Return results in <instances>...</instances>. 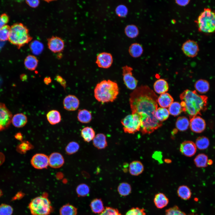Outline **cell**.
<instances>
[{"instance_id":"cell-1","label":"cell","mask_w":215,"mask_h":215,"mask_svg":"<svg viewBox=\"0 0 215 215\" xmlns=\"http://www.w3.org/2000/svg\"><path fill=\"white\" fill-rule=\"evenodd\" d=\"M157 99L154 91L146 85L137 87L130 94L129 101L132 113L139 117L140 131L143 134L151 133L162 125L155 116Z\"/></svg>"},{"instance_id":"cell-2","label":"cell","mask_w":215,"mask_h":215,"mask_svg":"<svg viewBox=\"0 0 215 215\" xmlns=\"http://www.w3.org/2000/svg\"><path fill=\"white\" fill-rule=\"evenodd\" d=\"M183 112L190 119L205 111L207 108L208 97L199 94L196 90L186 89L179 95Z\"/></svg>"},{"instance_id":"cell-3","label":"cell","mask_w":215,"mask_h":215,"mask_svg":"<svg viewBox=\"0 0 215 215\" xmlns=\"http://www.w3.org/2000/svg\"><path fill=\"white\" fill-rule=\"evenodd\" d=\"M119 93L117 84L110 80L102 81L96 85L94 90L95 99L102 103L113 102Z\"/></svg>"},{"instance_id":"cell-4","label":"cell","mask_w":215,"mask_h":215,"mask_svg":"<svg viewBox=\"0 0 215 215\" xmlns=\"http://www.w3.org/2000/svg\"><path fill=\"white\" fill-rule=\"evenodd\" d=\"M32 39L27 27L22 23H16L11 27L8 40L19 49Z\"/></svg>"},{"instance_id":"cell-5","label":"cell","mask_w":215,"mask_h":215,"mask_svg":"<svg viewBox=\"0 0 215 215\" xmlns=\"http://www.w3.org/2000/svg\"><path fill=\"white\" fill-rule=\"evenodd\" d=\"M199 31L210 33L215 31V10L205 8L195 21Z\"/></svg>"},{"instance_id":"cell-6","label":"cell","mask_w":215,"mask_h":215,"mask_svg":"<svg viewBox=\"0 0 215 215\" xmlns=\"http://www.w3.org/2000/svg\"><path fill=\"white\" fill-rule=\"evenodd\" d=\"M32 215H48L51 212L52 206L49 200L44 196H38L33 199L29 205Z\"/></svg>"},{"instance_id":"cell-7","label":"cell","mask_w":215,"mask_h":215,"mask_svg":"<svg viewBox=\"0 0 215 215\" xmlns=\"http://www.w3.org/2000/svg\"><path fill=\"white\" fill-rule=\"evenodd\" d=\"M121 122L125 133L133 134L140 130L141 121L139 117L136 114L127 115L122 119Z\"/></svg>"},{"instance_id":"cell-8","label":"cell","mask_w":215,"mask_h":215,"mask_svg":"<svg viewBox=\"0 0 215 215\" xmlns=\"http://www.w3.org/2000/svg\"><path fill=\"white\" fill-rule=\"evenodd\" d=\"M13 116L11 112L2 103L0 102V131L9 127Z\"/></svg>"},{"instance_id":"cell-9","label":"cell","mask_w":215,"mask_h":215,"mask_svg":"<svg viewBox=\"0 0 215 215\" xmlns=\"http://www.w3.org/2000/svg\"><path fill=\"white\" fill-rule=\"evenodd\" d=\"M123 80L127 87L130 90L135 89L137 86L138 81L133 76V68L127 65L122 68Z\"/></svg>"},{"instance_id":"cell-10","label":"cell","mask_w":215,"mask_h":215,"mask_svg":"<svg viewBox=\"0 0 215 215\" xmlns=\"http://www.w3.org/2000/svg\"><path fill=\"white\" fill-rule=\"evenodd\" d=\"M182 50L186 56L191 58L196 56L199 51V45L194 40L189 39L182 45Z\"/></svg>"},{"instance_id":"cell-11","label":"cell","mask_w":215,"mask_h":215,"mask_svg":"<svg viewBox=\"0 0 215 215\" xmlns=\"http://www.w3.org/2000/svg\"><path fill=\"white\" fill-rule=\"evenodd\" d=\"M31 163L36 169H40L45 168L49 165L48 157L44 154L36 153L32 158Z\"/></svg>"},{"instance_id":"cell-12","label":"cell","mask_w":215,"mask_h":215,"mask_svg":"<svg viewBox=\"0 0 215 215\" xmlns=\"http://www.w3.org/2000/svg\"><path fill=\"white\" fill-rule=\"evenodd\" d=\"M48 48L54 53H60L62 51L64 47V42L61 38L53 36L47 40Z\"/></svg>"},{"instance_id":"cell-13","label":"cell","mask_w":215,"mask_h":215,"mask_svg":"<svg viewBox=\"0 0 215 215\" xmlns=\"http://www.w3.org/2000/svg\"><path fill=\"white\" fill-rule=\"evenodd\" d=\"M189 126L191 130L196 133H201L205 130L206 123L205 120L198 115L190 119Z\"/></svg>"},{"instance_id":"cell-14","label":"cell","mask_w":215,"mask_h":215,"mask_svg":"<svg viewBox=\"0 0 215 215\" xmlns=\"http://www.w3.org/2000/svg\"><path fill=\"white\" fill-rule=\"evenodd\" d=\"M113 61V57L111 54L102 52L97 55L96 62L99 67L108 68L111 66Z\"/></svg>"},{"instance_id":"cell-15","label":"cell","mask_w":215,"mask_h":215,"mask_svg":"<svg viewBox=\"0 0 215 215\" xmlns=\"http://www.w3.org/2000/svg\"><path fill=\"white\" fill-rule=\"evenodd\" d=\"M63 105L64 109L69 111H75L77 110L79 105V101L75 96L69 95L64 99Z\"/></svg>"},{"instance_id":"cell-16","label":"cell","mask_w":215,"mask_h":215,"mask_svg":"<svg viewBox=\"0 0 215 215\" xmlns=\"http://www.w3.org/2000/svg\"><path fill=\"white\" fill-rule=\"evenodd\" d=\"M196 148L195 143L193 142L186 141L181 143L179 150L183 155L187 157H191L195 154Z\"/></svg>"},{"instance_id":"cell-17","label":"cell","mask_w":215,"mask_h":215,"mask_svg":"<svg viewBox=\"0 0 215 215\" xmlns=\"http://www.w3.org/2000/svg\"><path fill=\"white\" fill-rule=\"evenodd\" d=\"M49 165L51 168H60L64 163L63 156L58 152H54L48 157Z\"/></svg>"},{"instance_id":"cell-18","label":"cell","mask_w":215,"mask_h":215,"mask_svg":"<svg viewBox=\"0 0 215 215\" xmlns=\"http://www.w3.org/2000/svg\"><path fill=\"white\" fill-rule=\"evenodd\" d=\"M169 202L168 198L162 193L156 194L153 199V202L155 206L159 209H162L166 206Z\"/></svg>"},{"instance_id":"cell-19","label":"cell","mask_w":215,"mask_h":215,"mask_svg":"<svg viewBox=\"0 0 215 215\" xmlns=\"http://www.w3.org/2000/svg\"><path fill=\"white\" fill-rule=\"evenodd\" d=\"M94 146L98 149H103L108 146L105 135L102 133L96 134L93 140Z\"/></svg>"},{"instance_id":"cell-20","label":"cell","mask_w":215,"mask_h":215,"mask_svg":"<svg viewBox=\"0 0 215 215\" xmlns=\"http://www.w3.org/2000/svg\"><path fill=\"white\" fill-rule=\"evenodd\" d=\"M27 122V116L22 113H18L12 116L11 122L16 127L20 128L24 126Z\"/></svg>"},{"instance_id":"cell-21","label":"cell","mask_w":215,"mask_h":215,"mask_svg":"<svg viewBox=\"0 0 215 215\" xmlns=\"http://www.w3.org/2000/svg\"><path fill=\"white\" fill-rule=\"evenodd\" d=\"M144 170L143 165L140 161H133L129 164V171L130 174L132 175L138 176L142 173Z\"/></svg>"},{"instance_id":"cell-22","label":"cell","mask_w":215,"mask_h":215,"mask_svg":"<svg viewBox=\"0 0 215 215\" xmlns=\"http://www.w3.org/2000/svg\"><path fill=\"white\" fill-rule=\"evenodd\" d=\"M173 102V97L167 93L161 94L157 99L158 103L162 108L169 107Z\"/></svg>"},{"instance_id":"cell-23","label":"cell","mask_w":215,"mask_h":215,"mask_svg":"<svg viewBox=\"0 0 215 215\" xmlns=\"http://www.w3.org/2000/svg\"><path fill=\"white\" fill-rule=\"evenodd\" d=\"M153 88L155 91L159 94L166 93L168 90L169 85L167 82L163 79H159L154 83Z\"/></svg>"},{"instance_id":"cell-24","label":"cell","mask_w":215,"mask_h":215,"mask_svg":"<svg viewBox=\"0 0 215 215\" xmlns=\"http://www.w3.org/2000/svg\"><path fill=\"white\" fill-rule=\"evenodd\" d=\"M38 60L37 58L33 55H29L25 58L24 64L25 67L28 70L33 71L37 67Z\"/></svg>"},{"instance_id":"cell-25","label":"cell","mask_w":215,"mask_h":215,"mask_svg":"<svg viewBox=\"0 0 215 215\" xmlns=\"http://www.w3.org/2000/svg\"><path fill=\"white\" fill-rule=\"evenodd\" d=\"M92 211L95 214H99L105 209L103 203L100 198H95L93 199L90 205Z\"/></svg>"},{"instance_id":"cell-26","label":"cell","mask_w":215,"mask_h":215,"mask_svg":"<svg viewBox=\"0 0 215 215\" xmlns=\"http://www.w3.org/2000/svg\"><path fill=\"white\" fill-rule=\"evenodd\" d=\"M46 117L49 122L52 125L59 123L61 120L60 113L56 110H52L49 111L46 115Z\"/></svg>"},{"instance_id":"cell-27","label":"cell","mask_w":215,"mask_h":215,"mask_svg":"<svg viewBox=\"0 0 215 215\" xmlns=\"http://www.w3.org/2000/svg\"><path fill=\"white\" fill-rule=\"evenodd\" d=\"M81 136L85 142H89L93 139L95 136V132L92 128L86 127L82 130Z\"/></svg>"},{"instance_id":"cell-28","label":"cell","mask_w":215,"mask_h":215,"mask_svg":"<svg viewBox=\"0 0 215 215\" xmlns=\"http://www.w3.org/2000/svg\"><path fill=\"white\" fill-rule=\"evenodd\" d=\"M190 125V121L186 117H179L177 119L175 125L176 129L180 131H184L188 128Z\"/></svg>"},{"instance_id":"cell-29","label":"cell","mask_w":215,"mask_h":215,"mask_svg":"<svg viewBox=\"0 0 215 215\" xmlns=\"http://www.w3.org/2000/svg\"><path fill=\"white\" fill-rule=\"evenodd\" d=\"M177 193L178 196L184 200L189 199L192 194L190 188L188 186L184 185L179 187Z\"/></svg>"},{"instance_id":"cell-30","label":"cell","mask_w":215,"mask_h":215,"mask_svg":"<svg viewBox=\"0 0 215 215\" xmlns=\"http://www.w3.org/2000/svg\"><path fill=\"white\" fill-rule=\"evenodd\" d=\"M77 117L79 122L83 123H87L91 121L92 116L90 111L83 109L79 110Z\"/></svg>"},{"instance_id":"cell-31","label":"cell","mask_w":215,"mask_h":215,"mask_svg":"<svg viewBox=\"0 0 215 215\" xmlns=\"http://www.w3.org/2000/svg\"><path fill=\"white\" fill-rule=\"evenodd\" d=\"M194 87L196 90L201 93H204L209 90L210 85L206 80L200 79L195 83Z\"/></svg>"},{"instance_id":"cell-32","label":"cell","mask_w":215,"mask_h":215,"mask_svg":"<svg viewBox=\"0 0 215 215\" xmlns=\"http://www.w3.org/2000/svg\"><path fill=\"white\" fill-rule=\"evenodd\" d=\"M143 50L142 46L139 43H134L130 46L129 52L133 57L137 58L140 56L142 54Z\"/></svg>"},{"instance_id":"cell-33","label":"cell","mask_w":215,"mask_h":215,"mask_svg":"<svg viewBox=\"0 0 215 215\" xmlns=\"http://www.w3.org/2000/svg\"><path fill=\"white\" fill-rule=\"evenodd\" d=\"M207 156L203 153L198 154L194 159V163L196 167L199 168L205 167L208 165Z\"/></svg>"},{"instance_id":"cell-34","label":"cell","mask_w":215,"mask_h":215,"mask_svg":"<svg viewBox=\"0 0 215 215\" xmlns=\"http://www.w3.org/2000/svg\"><path fill=\"white\" fill-rule=\"evenodd\" d=\"M77 208L72 205L67 204L63 206L60 209V215H76Z\"/></svg>"},{"instance_id":"cell-35","label":"cell","mask_w":215,"mask_h":215,"mask_svg":"<svg viewBox=\"0 0 215 215\" xmlns=\"http://www.w3.org/2000/svg\"><path fill=\"white\" fill-rule=\"evenodd\" d=\"M130 185L126 182L120 183L117 187V191L119 194L122 196H126L130 194L131 192Z\"/></svg>"},{"instance_id":"cell-36","label":"cell","mask_w":215,"mask_h":215,"mask_svg":"<svg viewBox=\"0 0 215 215\" xmlns=\"http://www.w3.org/2000/svg\"><path fill=\"white\" fill-rule=\"evenodd\" d=\"M169 114L168 109L162 107L158 108L155 113L156 118L161 122L167 120L169 117Z\"/></svg>"},{"instance_id":"cell-37","label":"cell","mask_w":215,"mask_h":215,"mask_svg":"<svg viewBox=\"0 0 215 215\" xmlns=\"http://www.w3.org/2000/svg\"><path fill=\"white\" fill-rule=\"evenodd\" d=\"M169 114L173 116L179 115L182 111V108L180 103L178 102H173L169 107Z\"/></svg>"},{"instance_id":"cell-38","label":"cell","mask_w":215,"mask_h":215,"mask_svg":"<svg viewBox=\"0 0 215 215\" xmlns=\"http://www.w3.org/2000/svg\"><path fill=\"white\" fill-rule=\"evenodd\" d=\"M209 144L208 139L204 136L198 137L196 140L195 143L196 148L200 150L207 149L208 147Z\"/></svg>"},{"instance_id":"cell-39","label":"cell","mask_w":215,"mask_h":215,"mask_svg":"<svg viewBox=\"0 0 215 215\" xmlns=\"http://www.w3.org/2000/svg\"><path fill=\"white\" fill-rule=\"evenodd\" d=\"M125 32L127 36L132 38L136 37L139 33L138 27L136 26L133 24L127 25L125 28Z\"/></svg>"},{"instance_id":"cell-40","label":"cell","mask_w":215,"mask_h":215,"mask_svg":"<svg viewBox=\"0 0 215 215\" xmlns=\"http://www.w3.org/2000/svg\"><path fill=\"white\" fill-rule=\"evenodd\" d=\"M90 189L88 186L85 183L79 185L76 187V193L79 196L85 197L88 195Z\"/></svg>"},{"instance_id":"cell-41","label":"cell","mask_w":215,"mask_h":215,"mask_svg":"<svg viewBox=\"0 0 215 215\" xmlns=\"http://www.w3.org/2000/svg\"><path fill=\"white\" fill-rule=\"evenodd\" d=\"M30 47L31 51L35 55L39 54L43 48V44L39 41L37 40L32 42L30 44Z\"/></svg>"},{"instance_id":"cell-42","label":"cell","mask_w":215,"mask_h":215,"mask_svg":"<svg viewBox=\"0 0 215 215\" xmlns=\"http://www.w3.org/2000/svg\"><path fill=\"white\" fill-rule=\"evenodd\" d=\"M33 148V146L29 142L24 141L17 145L16 150L20 153L24 154Z\"/></svg>"},{"instance_id":"cell-43","label":"cell","mask_w":215,"mask_h":215,"mask_svg":"<svg viewBox=\"0 0 215 215\" xmlns=\"http://www.w3.org/2000/svg\"><path fill=\"white\" fill-rule=\"evenodd\" d=\"M79 148L78 143L75 141H72L70 142L66 146L65 150L67 154L71 155L77 152Z\"/></svg>"},{"instance_id":"cell-44","label":"cell","mask_w":215,"mask_h":215,"mask_svg":"<svg viewBox=\"0 0 215 215\" xmlns=\"http://www.w3.org/2000/svg\"><path fill=\"white\" fill-rule=\"evenodd\" d=\"M11 27L6 24L0 29V41H5L8 40Z\"/></svg>"},{"instance_id":"cell-45","label":"cell","mask_w":215,"mask_h":215,"mask_svg":"<svg viewBox=\"0 0 215 215\" xmlns=\"http://www.w3.org/2000/svg\"><path fill=\"white\" fill-rule=\"evenodd\" d=\"M165 215H187L177 205L169 208L166 210Z\"/></svg>"},{"instance_id":"cell-46","label":"cell","mask_w":215,"mask_h":215,"mask_svg":"<svg viewBox=\"0 0 215 215\" xmlns=\"http://www.w3.org/2000/svg\"><path fill=\"white\" fill-rule=\"evenodd\" d=\"M125 215H146V213L144 208L133 207L129 210Z\"/></svg>"},{"instance_id":"cell-47","label":"cell","mask_w":215,"mask_h":215,"mask_svg":"<svg viewBox=\"0 0 215 215\" xmlns=\"http://www.w3.org/2000/svg\"><path fill=\"white\" fill-rule=\"evenodd\" d=\"M13 211V208L10 205L3 204L0 205V215H11Z\"/></svg>"},{"instance_id":"cell-48","label":"cell","mask_w":215,"mask_h":215,"mask_svg":"<svg viewBox=\"0 0 215 215\" xmlns=\"http://www.w3.org/2000/svg\"><path fill=\"white\" fill-rule=\"evenodd\" d=\"M98 215H122L119 210L110 207H106L104 210Z\"/></svg>"},{"instance_id":"cell-49","label":"cell","mask_w":215,"mask_h":215,"mask_svg":"<svg viewBox=\"0 0 215 215\" xmlns=\"http://www.w3.org/2000/svg\"><path fill=\"white\" fill-rule=\"evenodd\" d=\"M115 11L117 15L119 16L123 17L125 16L127 14L128 9L125 5L120 4L116 7Z\"/></svg>"},{"instance_id":"cell-50","label":"cell","mask_w":215,"mask_h":215,"mask_svg":"<svg viewBox=\"0 0 215 215\" xmlns=\"http://www.w3.org/2000/svg\"><path fill=\"white\" fill-rule=\"evenodd\" d=\"M9 21V17L5 13L2 14L0 16V29L6 24Z\"/></svg>"},{"instance_id":"cell-51","label":"cell","mask_w":215,"mask_h":215,"mask_svg":"<svg viewBox=\"0 0 215 215\" xmlns=\"http://www.w3.org/2000/svg\"><path fill=\"white\" fill-rule=\"evenodd\" d=\"M26 1L30 7L33 8L38 7L39 4V0H27Z\"/></svg>"},{"instance_id":"cell-52","label":"cell","mask_w":215,"mask_h":215,"mask_svg":"<svg viewBox=\"0 0 215 215\" xmlns=\"http://www.w3.org/2000/svg\"><path fill=\"white\" fill-rule=\"evenodd\" d=\"M56 79L57 82L60 83L61 85L64 88L66 86V82L61 76L58 75L56 76Z\"/></svg>"},{"instance_id":"cell-53","label":"cell","mask_w":215,"mask_h":215,"mask_svg":"<svg viewBox=\"0 0 215 215\" xmlns=\"http://www.w3.org/2000/svg\"><path fill=\"white\" fill-rule=\"evenodd\" d=\"M190 0H176L175 3L178 5L181 6H185L189 3Z\"/></svg>"},{"instance_id":"cell-54","label":"cell","mask_w":215,"mask_h":215,"mask_svg":"<svg viewBox=\"0 0 215 215\" xmlns=\"http://www.w3.org/2000/svg\"><path fill=\"white\" fill-rule=\"evenodd\" d=\"M15 138L19 140L22 141L23 139V136L20 133H17L15 136Z\"/></svg>"},{"instance_id":"cell-55","label":"cell","mask_w":215,"mask_h":215,"mask_svg":"<svg viewBox=\"0 0 215 215\" xmlns=\"http://www.w3.org/2000/svg\"><path fill=\"white\" fill-rule=\"evenodd\" d=\"M51 79L50 77H46L44 79V83L46 85H48L51 82Z\"/></svg>"},{"instance_id":"cell-56","label":"cell","mask_w":215,"mask_h":215,"mask_svg":"<svg viewBox=\"0 0 215 215\" xmlns=\"http://www.w3.org/2000/svg\"><path fill=\"white\" fill-rule=\"evenodd\" d=\"M4 155L2 153L0 152V166L2 164L4 161Z\"/></svg>"},{"instance_id":"cell-57","label":"cell","mask_w":215,"mask_h":215,"mask_svg":"<svg viewBox=\"0 0 215 215\" xmlns=\"http://www.w3.org/2000/svg\"><path fill=\"white\" fill-rule=\"evenodd\" d=\"M20 79L22 81L26 80L27 79V76L25 74H22L20 76Z\"/></svg>"},{"instance_id":"cell-58","label":"cell","mask_w":215,"mask_h":215,"mask_svg":"<svg viewBox=\"0 0 215 215\" xmlns=\"http://www.w3.org/2000/svg\"><path fill=\"white\" fill-rule=\"evenodd\" d=\"M2 195V193L0 189V197Z\"/></svg>"}]
</instances>
